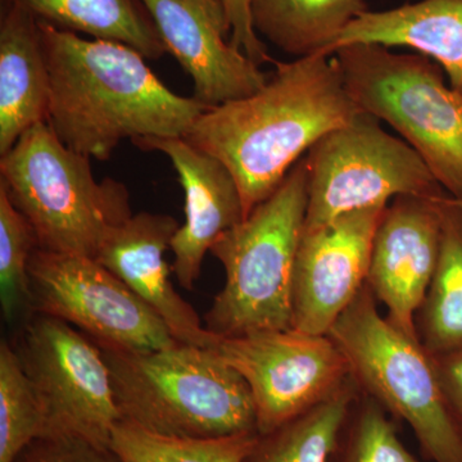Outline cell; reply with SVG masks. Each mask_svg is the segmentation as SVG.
<instances>
[{
	"mask_svg": "<svg viewBox=\"0 0 462 462\" xmlns=\"http://www.w3.org/2000/svg\"><path fill=\"white\" fill-rule=\"evenodd\" d=\"M143 151L165 154L176 170L185 194V223L173 236L172 273L185 291H193L207 252L221 234L245 218L238 184L217 158L185 138H142Z\"/></svg>",
	"mask_w": 462,
	"mask_h": 462,
	"instance_id": "9a60e30c",
	"label": "cell"
},
{
	"mask_svg": "<svg viewBox=\"0 0 462 462\" xmlns=\"http://www.w3.org/2000/svg\"><path fill=\"white\" fill-rule=\"evenodd\" d=\"M214 348L247 383L261 436L318 406L352 376L329 336L293 328L220 338Z\"/></svg>",
	"mask_w": 462,
	"mask_h": 462,
	"instance_id": "8fae6325",
	"label": "cell"
},
{
	"mask_svg": "<svg viewBox=\"0 0 462 462\" xmlns=\"http://www.w3.org/2000/svg\"><path fill=\"white\" fill-rule=\"evenodd\" d=\"M309 172L298 161L272 196L212 245L225 270L223 291L203 316L220 338L291 329L294 263L305 230Z\"/></svg>",
	"mask_w": 462,
	"mask_h": 462,
	"instance_id": "277c9868",
	"label": "cell"
},
{
	"mask_svg": "<svg viewBox=\"0 0 462 462\" xmlns=\"http://www.w3.org/2000/svg\"><path fill=\"white\" fill-rule=\"evenodd\" d=\"M387 207L360 209L303 230L294 263L293 329L329 336L366 285L374 236Z\"/></svg>",
	"mask_w": 462,
	"mask_h": 462,
	"instance_id": "7c38bea8",
	"label": "cell"
},
{
	"mask_svg": "<svg viewBox=\"0 0 462 462\" xmlns=\"http://www.w3.org/2000/svg\"><path fill=\"white\" fill-rule=\"evenodd\" d=\"M257 438L258 433L221 438L162 437L118 421L109 447L123 462H243Z\"/></svg>",
	"mask_w": 462,
	"mask_h": 462,
	"instance_id": "603a6c76",
	"label": "cell"
},
{
	"mask_svg": "<svg viewBox=\"0 0 462 462\" xmlns=\"http://www.w3.org/2000/svg\"><path fill=\"white\" fill-rule=\"evenodd\" d=\"M455 199V202L457 203V205H460L462 207V199Z\"/></svg>",
	"mask_w": 462,
	"mask_h": 462,
	"instance_id": "f546056e",
	"label": "cell"
},
{
	"mask_svg": "<svg viewBox=\"0 0 462 462\" xmlns=\"http://www.w3.org/2000/svg\"><path fill=\"white\" fill-rule=\"evenodd\" d=\"M179 227L171 215L139 212L109 234L94 260L156 311L178 342L208 348L220 337L206 329L193 306L175 291L165 261Z\"/></svg>",
	"mask_w": 462,
	"mask_h": 462,
	"instance_id": "2e32d148",
	"label": "cell"
},
{
	"mask_svg": "<svg viewBox=\"0 0 462 462\" xmlns=\"http://www.w3.org/2000/svg\"><path fill=\"white\" fill-rule=\"evenodd\" d=\"M439 257L421 306L422 346L431 356L462 348V207L440 199Z\"/></svg>",
	"mask_w": 462,
	"mask_h": 462,
	"instance_id": "44dd1931",
	"label": "cell"
},
{
	"mask_svg": "<svg viewBox=\"0 0 462 462\" xmlns=\"http://www.w3.org/2000/svg\"><path fill=\"white\" fill-rule=\"evenodd\" d=\"M352 401L354 388L346 382L309 411L278 430L258 434L243 462H329Z\"/></svg>",
	"mask_w": 462,
	"mask_h": 462,
	"instance_id": "7402d4cb",
	"label": "cell"
},
{
	"mask_svg": "<svg viewBox=\"0 0 462 462\" xmlns=\"http://www.w3.org/2000/svg\"><path fill=\"white\" fill-rule=\"evenodd\" d=\"M29 278L32 314L69 322L98 345L152 352L179 343L157 312L94 258L38 248Z\"/></svg>",
	"mask_w": 462,
	"mask_h": 462,
	"instance_id": "30bf717a",
	"label": "cell"
},
{
	"mask_svg": "<svg viewBox=\"0 0 462 462\" xmlns=\"http://www.w3.org/2000/svg\"><path fill=\"white\" fill-rule=\"evenodd\" d=\"M249 7L258 35L297 58L331 56L340 33L369 11L365 0H251Z\"/></svg>",
	"mask_w": 462,
	"mask_h": 462,
	"instance_id": "d6986e66",
	"label": "cell"
},
{
	"mask_svg": "<svg viewBox=\"0 0 462 462\" xmlns=\"http://www.w3.org/2000/svg\"><path fill=\"white\" fill-rule=\"evenodd\" d=\"M11 343L41 403L44 434H75L109 447L121 415L99 346L42 314L27 316Z\"/></svg>",
	"mask_w": 462,
	"mask_h": 462,
	"instance_id": "9c48e42d",
	"label": "cell"
},
{
	"mask_svg": "<svg viewBox=\"0 0 462 462\" xmlns=\"http://www.w3.org/2000/svg\"><path fill=\"white\" fill-rule=\"evenodd\" d=\"M98 346L121 421L162 437L258 433L247 383L214 346L179 342L160 351L129 352Z\"/></svg>",
	"mask_w": 462,
	"mask_h": 462,
	"instance_id": "3957f363",
	"label": "cell"
},
{
	"mask_svg": "<svg viewBox=\"0 0 462 462\" xmlns=\"http://www.w3.org/2000/svg\"><path fill=\"white\" fill-rule=\"evenodd\" d=\"M165 45L194 83V98L217 107L256 93L270 75L236 50L223 0H142Z\"/></svg>",
	"mask_w": 462,
	"mask_h": 462,
	"instance_id": "4fadbf2b",
	"label": "cell"
},
{
	"mask_svg": "<svg viewBox=\"0 0 462 462\" xmlns=\"http://www.w3.org/2000/svg\"><path fill=\"white\" fill-rule=\"evenodd\" d=\"M0 187L32 224L39 248L51 254L96 258L134 215L123 182L97 181L90 158L67 148L47 121L2 157Z\"/></svg>",
	"mask_w": 462,
	"mask_h": 462,
	"instance_id": "5b68a950",
	"label": "cell"
},
{
	"mask_svg": "<svg viewBox=\"0 0 462 462\" xmlns=\"http://www.w3.org/2000/svg\"><path fill=\"white\" fill-rule=\"evenodd\" d=\"M50 75L47 123L67 148L107 161L125 139L185 138L209 106L170 90L123 42L39 20Z\"/></svg>",
	"mask_w": 462,
	"mask_h": 462,
	"instance_id": "6da1fadb",
	"label": "cell"
},
{
	"mask_svg": "<svg viewBox=\"0 0 462 462\" xmlns=\"http://www.w3.org/2000/svg\"><path fill=\"white\" fill-rule=\"evenodd\" d=\"M431 357L449 411L462 431V348Z\"/></svg>",
	"mask_w": 462,
	"mask_h": 462,
	"instance_id": "f1b7e54d",
	"label": "cell"
},
{
	"mask_svg": "<svg viewBox=\"0 0 462 462\" xmlns=\"http://www.w3.org/2000/svg\"><path fill=\"white\" fill-rule=\"evenodd\" d=\"M445 196L398 197L385 208L374 236L367 288L387 307L389 320L415 338L416 312L439 257Z\"/></svg>",
	"mask_w": 462,
	"mask_h": 462,
	"instance_id": "5bb4252c",
	"label": "cell"
},
{
	"mask_svg": "<svg viewBox=\"0 0 462 462\" xmlns=\"http://www.w3.org/2000/svg\"><path fill=\"white\" fill-rule=\"evenodd\" d=\"M30 12L58 29L99 41L123 42L147 60L167 53L142 0H20Z\"/></svg>",
	"mask_w": 462,
	"mask_h": 462,
	"instance_id": "ffe728a7",
	"label": "cell"
},
{
	"mask_svg": "<svg viewBox=\"0 0 462 462\" xmlns=\"http://www.w3.org/2000/svg\"><path fill=\"white\" fill-rule=\"evenodd\" d=\"M352 376L411 427L434 462H462V431L449 411L433 357L419 338L383 318L365 285L331 328Z\"/></svg>",
	"mask_w": 462,
	"mask_h": 462,
	"instance_id": "52a82bcc",
	"label": "cell"
},
{
	"mask_svg": "<svg viewBox=\"0 0 462 462\" xmlns=\"http://www.w3.org/2000/svg\"><path fill=\"white\" fill-rule=\"evenodd\" d=\"M349 462L420 461L407 451L379 407L370 403L358 419Z\"/></svg>",
	"mask_w": 462,
	"mask_h": 462,
	"instance_id": "484cf974",
	"label": "cell"
},
{
	"mask_svg": "<svg viewBox=\"0 0 462 462\" xmlns=\"http://www.w3.org/2000/svg\"><path fill=\"white\" fill-rule=\"evenodd\" d=\"M38 248L32 224L0 187V303L9 324L32 314L29 264Z\"/></svg>",
	"mask_w": 462,
	"mask_h": 462,
	"instance_id": "d4e9b609",
	"label": "cell"
},
{
	"mask_svg": "<svg viewBox=\"0 0 462 462\" xmlns=\"http://www.w3.org/2000/svg\"><path fill=\"white\" fill-rule=\"evenodd\" d=\"M231 27L230 42L256 65L275 60L270 57L266 44L254 30L251 18V0H223Z\"/></svg>",
	"mask_w": 462,
	"mask_h": 462,
	"instance_id": "83f0119b",
	"label": "cell"
},
{
	"mask_svg": "<svg viewBox=\"0 0 462 462\" xmlns=\"http://www.w3.org/2000/svg\"><path fill=\"white\" fill-rule=\"evenodd\" d=\"M305 161V229L360 209L387 207L398 197L446 194L418 152L385 132L378 118L366 112L327 134L310 149Z\"/></svg>",
	"mask_w": 462,
	"mask_h": 462,
	"instance_id": "ba28073f",
	"label": "cell"
},
{
	"mask_svg": "<svg viewBox=\"0 0 462 462\" xmlns=\"http://www.w3.org/2000/svg\"><path fill=\"white\" fill-rule=\"evenodd\" d=\"M273 65L263 88L209 108L185 136L233 173L245 217L281 187L316 143L363 112L333 54Z\"/></svg>",
	"mask_w": 462,
	"mask_h": 462,
	"instance_id": "7a4b0ae2",
	"label": "cell"
},
{
	"mask_svg": "<svg viewBox=\"0 0 462 462\" xmlns=\"http://www.w3.org/2000/svg\"><path fill=\"white\" fill-rule=\"evenodd\" d=\"M333 56L357 107L391 125L446 193L462 199V97L447 87L442 67L419 53L364 42L343 45Z\"/></svg>",
	"mask_w": 462,
	"mask_h": 462,
	"instance_id": "8992f818",
	"label": "cell"
},
{
	"mask_svg": "<svg viewBox=\"0 0 462 462\" xmlns=\"http://www.w3.org/2000/svg\"><path fill=\"white\" fill-rule=\"evenodd\" d=\"M12 462H123L111 447L75 434H44L23 447Z\"/></svg>",
	"mask_w": 462,
	"mask_h": 462,
	"instance_id": "4316f807",
	"label": "cell"
},
{
	"mask_svg": "<svg viewBox=\"0 0 462 462\" xmlns=\"http://www.w3.org/2000/svg\"><path fill=\"white\" fill-rule=\"evenodd\" d=\"M364 42L406 47L442 67L462 97V0H421L387 11H366L340 33L343 45Z\"/></svg>",
	"mask_w": 462,
	"mask_h": 462,
	"instance_id": "ac0fdd59",
	"label": "cell"
},
{
	"mask_svg": "<svg viewBox=\"0 0 462 462\" xmlns=\"http://www.w3.org/2000/svg\"><path fill=\"white\" fill-rule=\"evenodd\" d=\"M45 430L41 403L11 340L0 343V462L18 452Z\"/></svg>",
	"mask_w": 462,
	"mask_h": 462,
	"instance_id": "cb8c5ba5",
	"label": "cell"
},
{
	"mask_svg": "<svg viewBox=\"0 0 462 462\" xmlns=\"http://www.w3.org/2000/svg\"><path fill=\"white\" fill-rule=\"evenodd\" d=\"M50 75L39 20L20 2L5 0L0 18V157L23 133L45 123Z\"/></svg>",
	"mask_w": 462,
	"mask_h": 462,
	"instance_id": "e0dca14e",
	"label": "cell"
}]
</instances>
